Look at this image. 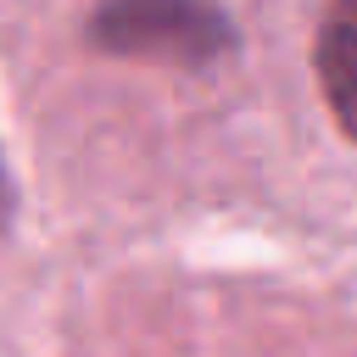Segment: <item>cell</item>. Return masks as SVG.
I'll return each mask as SVG.
<instances>
[{"label": "cell", "instance_id": "obj_1", "mask_svg": "<svg viewBox=\"0 0 357 357\" xmlns=\"http://www.w3.org/2000/svg\"><path fill=\"white\" fill-rule=\"evenodd\" d=\"M100 56L156 61V67H212L234 56L240 33L218 0H100L84 22Z\"/></svg>", "mask_w": 357, "mask_h": 357}, {"label": "cell", "instance_id": "obj_3", "mask_svg": "<svg viewBox=\"0 0 357 357\" xmlns=\"http://www.w3.org/2000/svg\"><path fill=\"white\" fill-rule=\"evenodd\" d=\"M6 212H11V178H6V162H0V223H6Z\"/></svg>", "mask_w": 357, "mask_h": 357}, {"label": "cell", "instance_id": "obj_2", "mask_svg": "<svg viewBox=\"0 0 357 357\" xmlns=\"http://www.w3.org/2000/svg\"><path fill=\"white\" fill-rule=\"evenodd\" d=\"M312 67L335 123L357 139V0H329L312 45Z\"/></svg>", "mask_w": 357, "mask_h": 357}]
</instances>
